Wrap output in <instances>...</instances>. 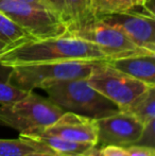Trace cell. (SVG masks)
I'll list each match as a JSON object with an SVG mask.
<instances>
[{
  "label": "cell",
  "mask_w": 155,
  "mask_h": 156,
  "mask_svg": "<svg viewBox=\"0 0 155 156\" xmlns=\"http://www.w3.org/2000/svg\"><path fill=\"white\" fill-rule=\"evenodd\" d=\"M58 61H108L98 46L72 35L36 39L0 53V65L13 67Z\"/></svg>",
  "instance_id": "cell-1"
},
{
  "label": "cell",
  "mask_w": 155,
  "mask_h": 156,
  "mask_svg": "<svg viewBox=\"0 0 155 156\" xmlns=\"http://www.w3.org/2000/svg\"><path fill=\"white\" fill-rule=\"evenodd\" d=\"M43 89L48 99L64 112L99 119L119 111L115 103L93 88L86 79L61 81Z\"/></svg>",
  "instance_id": "cell-2"
},
{
  "label": "cell",
  "mask_w": 155,
  "mask_h": 156,
  "mask_svg": "<svg viewBox=\"0 0 155 156\" xmlns=\"http://www.w3.org/2000/svg\"><path fill=\"white\" fill-rule=\"evenodd\" d=\"M100 62L102 61H58L17 65L11 67L10 81L30 93L61 81L86 79Z\"/></svg>",
  "instance_id": "cell-3"
},
{
  "label": "cell",
  "mask_w": 155,
  "mask_h": 156,
  "mask_svg": "<svg viewBox=\"0 0 155 156\" xmlns=\"http://www.w3.org/2000/svg\"><path fill=\"white\" fill-rule=\"evenodd\" d=\"M64 113L48 98L30 91L19 101L0 105V125L20 134L36 133L55 122Z\"/></svg>",
  "instance_id": "cell-4"
},
{
  "label": "cell",
  "mask_w": 155,
  "mask_h": 156,
  "mask_svg": "<svg viewBox=\"0 0 155 156\" xmlns=\"http://www.w3.org/2000/svg\"><path fill=\"white\" fill-rule=\"evenodd\" d=\"M86 80L98 93L115 103L119 111L125 109L137 97L153 86L122 73L107 61L98 64Z\"/></svg>",
  "instance_id": "cell-5"
},
{
  "label": "cell",
  "mask_w": 155,
  "mask_h": 156,
  "mask_svg": "<svg viewBox=\"0 0 155 156\" xmlns=\"http://www.w3.org/2000/svg\"><path fill=\"white\" fill-rule=\"evenodd\" d=\"M67 33L95 44L107 56L108 61L137 54L155 53L137 46L119 28L103 23L97 17L91 21L68 29Z\"/></svg>",
  "instance_id": "cell-6"
},
{
  "label": "cell",
  "mask_w": 155,
  "mask_h": 156,
  "mask_svg": "<svg viewBox=\"0 0 155 156\" xmlns=\"http://www.w3.org/2000/svg\"><path fill=\"white\" fill-rule=\"evenodd\" d=\"M0 11L35 39L64 35L67 26L56 13L18 0H0Z\"/></svg>",
  "instance_id": "cell-7"
},
{
  "label": "cell",
  "mask_w": 155,
  "mask_h": 156,
  "mask_svg": "<svg viewBox=\"0 0 155 156\" xmlns=\"http://www.w3.org/2000/svg\"><path fill=\"white\" fill-rule=\"evenodd\" d=\"M135 8L125 12L102 15L97 18L105 23L119 28L137 46L155 52L153 11L148 8H143V11H138L135 10Z\"/></svg>",
  "instance_id": "cell-8"
},
{
  "label": "cell",
  "mask_w": 155,
  "mask_h": 156,
  "mask_svg": "<svg viewBox=\"0 0 155 156\" xmlns=\"http://www.w3.org/2000/svg\"><path fill=\"white\" fill-rule=\"evenodd\" d=\"M97 120V148L106 146L126 147L136 144L143 129V124L131 114L118 111Z\"/></svg>",
  "instance_id": "cell-9"
},
{
  "label": "cell",
  "mask_w": 155,
  "mask_h": 156,
  "mask_svg": "<svg viewBox=\"0 0 155 156\" xmlns=\"http://www.w3.org/2000/svg\"><path fill=\"white\" fill-rule=\"evenodd\" d=\"M36 133L55 135L67 140L86 142L96 147L98 135L97 120L71 112H65L55 122Z\"/></svg>",
  "instance_id": "cell-10"
},
{
  "label": "cell",
  "mask_w": 155,
  "mask_h": 156,
  "mask_svg": "<svg viewBox=\"0 0 155 156\" xmlns=\"http://www.w3.org/2000/svg\"><path fill=\"white\" fill-rule=\"evenodd\" d=\"M19 136L31 144L38 152H47L58 156H88L95 148L91 144L67 140L44 133L20 134Z\"/></svg>",
  "instance_id": "cell-11"
},
{
  "label": "cell",
  "mask_w": 155,
  "mask_h": 156,
  "mask_svg": "<svg viewBox=\"0 0 155 156\" xmlns=\"http://www.w3.org/2000/svg\"><path fill=\"white\" fill-rule=\"evenodd\" d=\"M107 63L131 78L155 86V53L114 58Z\"/></svg>",
  "instance_id": "cell-12"
},
{
  "label": "cell",
  "mask_w": 155,
  "mask_h": 156,
  "mask_svg": "<svg viewBox=\"0 0 155 156\" xmlns=\"http://www.w3.org/2000/svg\"><path fill=\"white\" fill-rule=\"evenodd\" d=\"M61 18L68 30L93 20L96 16L91 9L90 0H64Z\"/></svg>",
  "instance_id": "cell-13"
},
{
  "label": "cell",
  "mask_w": 155,
  "mask_h": 156,
  "mask_svg": "<svg viewBox=\"0 0 155 156\" xmlns=\"http://www.w3.org/2000/svg\"><path fill=\"white\" fill-rule=\"evenodd\" d=\"M0 41L5 44L6 49H11L36 39L0 11Z\"/></svg>",
  "instance_id": "cell-14"
},
{
  "label": "cell",
  "mask_w": 155,
  "mask_h": 156,
  "mask_svg": "<svg viewBox=\"0 0 155 156\" xmlns=\"http://www.w3.org/2000/svg\"><path fill=\"white\" fill-rule=\"evenodd\" d=\"M123 112L131 114L143 125L155 120V86L137 97Z\"/></svg>",
  "instance_id": "cell-15"
},
{
  "label": "cell",
  "mask_w": 155,
  "mask_h": 156,
  "mask_svg": "<svg viewBox=\"0 0 155 156\" xmlns=\"http://www.w3.org/2000/svg\"><path fill=\"white\" fill-rule=\"evenodd\" d=\"M11 67L0 65V105L12 104L28 94V91L18 88L10 81Z\"/></svg>",
  "instance_id": "cell-16"
},
{
  "label": "cell",
  "mask_w": 155,
  "mask_h": 156,
  "mask_svg": "<svg viewBox=\"0 0 155 156\" xmlns=\"http://www.w3.org/2000/svg\"><path fill=\"white\" fill-rule=\"evenodd\" d=\"M90 3L96 17L125 12L135 8L132 0H90Z\"/></svg>",
  "instance_id": "cell-17"
},
{
  "label": "cell",
  "mask_w": 155,
  "mask_h": 156,
  "mask_svg": "<svg viewBox=\"0 0 155 156\" xmlns=\"http://www.w3.org/2000/svg\"><path fill=\"white\" fill-rule=\"evenodd\" d=\"M37 150L20 136L16 139H0V156H25Z\"/></svg>",
  "instance_id": "cell-18"
},
{
  "label": "cell",
  "mask_w": 155,
  "mask_h": 156,
  "mask_svg": "<svg viewBox=\"0 0 155 156\" xmlns=\"http://www.w3.org/2000/svg\"><path fill=\"white\" fill-rule=\"evenodd\" d=\"M154 122L153 121L149 122L146 125H143V129L141 136L139 138V140L137 141L136 144L139 146H146V147H151L154 148V141H155V137H154Z\"/></svg>",
  "instance_id": "cell-19"
},
{
  "label": "cell",
  "mask_w": 155,
  "mask_h": 156,
  "mask_svg": "<svg viewBox=\"0 0 155 156\" xmlns=\"http://www.w3.org/2000/svg\"><path fill=\"white\" fill-rule=\"evenodd\" d=\"M131 156H155V149L151 147L139 146V144H133V146L126 147Z\"/></svg>",
  "instance_id": "cell-20"
},
{
  "label": "cell",
  "mask_w": 155,
  "mask_h": 156,
  "mask_svg": "<svg viewBox=\"0 0 155 156\" xmlns=\"http://www.w3.org/2000/svg\"><path fill=\"white\" fill-rule=\"evenodd\" d=\"M99 149L103 156H131L126 148H123V147L106 146Z\"/></svg>",
  "instance_id": "cell-21"
},
{
  "label": "cell",
  "mask_w": 155,
  "mask_h": 156,
  "mask_svg": "<svg viewBox=\"0 0 155 156\" xmlns=\"http://www.w3.org/2000/svg\"><path fill=\"white\" fill-rule=\"evenodd\" d=\"M44 2L51 9V11H53L54 13H56L61 17L63 12L64 0H44Z\"/></svg>",
  "instance_id": "cell-22"
},
{
  "label": "cell",
  "mask_w": 155,
  "mask_h": 156,
  "mask_svg": "<svg viewBox=\"0 0 155 156\" xmlns=\"http://www.w3.org/2000/svg\"><path fill=\"white\" fill-rule=\"evenodd\" d=\"M18 1L21 2H25V3L28 4H31V5L34 6H37V8H41V9H46V10H49L51 11V9L47 5V4L44 2V0H18ZM53 12V11H52Z\"/></svg>",
  "instance_id": "cell-23"
},
{
  "label": "cell",
  "mask_w": 155,
  "mask_h": 156,
  "mask_svg": "<svg viewBox=\"0 0 155 156\" xmlns=\"http://www.w3.org/2000/svg\"><path fill=\"white\" fill-rule=\"evenodd\" d=\"M132 2L137 8H147L150 0H132Z\"/></svg>",
  "instance_id": "cell-24"
},
{
  "label": "cell",
  "mask_w": 155,
  "mask_h": 156,
  "mask_svg": "<svg viewBox=\"0 0 155 156\" xmlns=\"http://www.w3.org/2000/svg\"><path fill=\"white\" fill-rule=\"evenodd\" d=\"M25 156H58V155L51 154V153H47V152H38V151H35V152L28 153Z\"/></svg>",
  "instance_id": "cell-25"
},
{
  "label": "cell",
  "mask_w": 155,
  "mask_h": 156,
  "mask_svg": "<svg viewBox=\"0 0 155 156\" xmlns=\"http://www.w3.org/2000/svg\"><path fill=\"white\" fill-rule=\"evenodd\" d=\"M88 156H103V155H102L101 152H100V149L97 148V147H95V148H93V150L89 153Z\"/></svg>",
  "instance_id": "cell-26"
},
{
  "label": "cell",
  "mask_w": 155,
  "mask_h": 156,
  "mask_svg": "<svg viewBox=\"0 0 155 156\" xmlns=\"http://www.w3.org/2000/svg\"><path fill=\"white\" fill-rule=\"evenodd\" d=\"M4 50H6V45L3 43V41H0V53H1V52H3Z\"/></svg>",
  "instance_id": "cell-27"
}]
</instances>
